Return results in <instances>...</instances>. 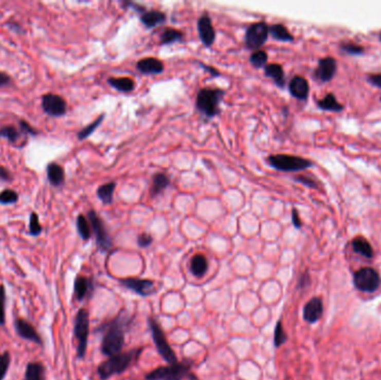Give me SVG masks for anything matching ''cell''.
I'll return each instance as SVG.
<instances>
[{"label": "cell", "mask_w": 381, "mask_h": 380, "mask_svg": "<svg viewBox=\"0 0 381 380\" xmlns=\"http://www.w3.org/2000/svg\"><path fill=\"white\" fill-rule=\"evenodd\" d=\"M133 319L134 317H130L125 310H122L113 320L100 325L99 329L104 332L100 349L105 356L112 357L122 351L125 342V334Z\"/></svg>", "instance_id": "cell-1"}, {"label": "cell", "mask_w": 381, "mask_h": 380, "mask_svg": "<svg viewBox=\"0 0 381 380\" xmlns=\"http://www.w3.org/2000/svg\"><path fill=\"white\" fill-rule=\"evenodd\" d=\"M142 348H136L126 352H119V354L112 356L106 361L102 362L97 368V374L102 380H107L114 375L123 374L129 367L136 362L143 351Z\"/></svg>", "instance_id": "cell-2"}, {"label": "cell", "mask_w": 381, "mask_h": 380, "mask_svg": "<svg viewBox=\"0 0 381 380\" xmlns=\"http://www.w3.org/2000/svg\"><path fill=\"white\" fill-rule=\"evenodd\" d=\"M225 91L221 88H202L196 96V110L206 119H211L221 114V101Z\"/></svg>", "instance_id": "cell-3"}, {"label": "cell", "mask_w": 381, "mask_h": 380, "mask_svg": "<svg viewBox=\"0 0 381 380\" xmlns=\"http://www.w3.org/2000/svg\"><path fill=\"white\" fill-rule=\"evenodd\" d=\"M198 380L191 371V362H177L163 366L152 370L145 376V380Z\"/></svg>", "instance_id": "cell-4"}, {"label": "cell", "mask_w": 381, "mask_h": 380, "mask_svg": "<svg viewBox=\"0 0 381 380\" xmlns=\"http://www.w3.org/2000/svg\"><path fill=\"white\" fill-rule=\"evenodd\" d=\"M266 161L269 165L281 172H300L313 165L310 160L286 154L270 155Z\"/></svg>", "instance_id": "cell-5"}, {"label": "cell", "mask_w": 381, "mask_h": 380, "mask_svg": "<svg viewBox=\"0 0 381 380\" xmlns=\"http://www.w3.org/2000/svg\"><path fill=\"white\" fill-rule=\"evenodd\" d=\"M147 322H149L152 338L154 340V343H155V346H156L157 352L160 355V357H162L166 362H169V365L177 364L178 360H177V357L175 355V352H174V350L172 349L169 341H167L164 331H163L162 327L159 325V323L152 317L147 319Z\"/></svg>", "instance_id": "cell-6"}, {"label": "cell", "mask_w": 381, "mask_h": 380, "mask_svg": "<svg viewBox=\"0 0 381 380\" xmlns=\"http://www.w3.org/2000/svg\"><path fill=\"white\" fill-rule=\"evenodd\" d=\"M74 332H75V337L78 341L77 344V357L82 359L86 355L87 350V342H88V335H89V315L88 311L82 308L77 312L75 318V327H74Z\"/></svg>", "instance_id": "cell-7"}, {"label": "cell", "mask_w": 381, "mask_h": 380, "mask_svg": "<svg viewBox=\"0 0 381 380\" xmlns=\"http://www.w3.org/2000/svg\"><path fill=\"white\" fill-rule=\"evenodd\" d=\"M87 219L89 221L92 232L95 234L98 249L102 251V252L110 251L113 248L112 237L108 234V232H107L103 221L100 220L95 210H89L88 213H87Z\"/></svg>", "instance_id": "cell-8"}, {"label": "cell", "mask_w": 381, "mask_h": 380, "mask_svg": "<svg viewBox=\"0 0 381 380\" xmlns=\"http://www.w3.org/2000/svg\"><path fill=\"white\" fill-rule=\"evenodd\" d=\"M267 38H269V25L264 22L252 24L245 31V47L247 49L257 50L266 43Z\"/></svg>", "instance_id": "cell-9"}, {"label": "cell", "mask_w": 381, "mask_h": 380, "mask_svg": "<svg viewBox=\"0 0 381 380\" xmlns=\"http://www.w3.org/2000/svg\"><path fill=\"white\" fill-rule=\"evenodd\" d=\"M380 275L372 268L359 269L353 274L354 287L364 292H374L380 287Z\"/></svg>", "instance_id": "cell-10"}, {"label": "cell", "mask_w": 381, "mask_h": 380, "mask_svg": "<svg viewBox=\"0 0 381 380\" xmlns=\"http://www.w3.org/2000/svg\"><path fill=\"white\" fill-rule=\"evenodd\" d=\"M43 111L52 117L63 116L66 113V100L56 94H46L42 97Z\"/></svg>", "instance_id": "cell-11"}, {"label": "cell", "mask_w": 381, "mask_h": 380, "mask_svg": "<svg viewBox=\"0 0 381 380\" xmlns=\"http://www.w3.org/2000/svg\"><path fill=\"white\" fill-rule=\"evenodd\" d=\"M119 283L126 289L132 290L140 297H149L155 292V284L149 279H138V278H126L119 280Z\"/></svg>", "instance_id": "cell-12"}, {"label": "cell", "mask_w": 381, "mask_h": 380, "mask_svg": "<svg viewBox=\"0 0 381 380\" xmlns=\"http://www.w3.org/2000/svg\"><path fill=\"white\" fill-rule=\"evenodd\" d=\"M338 64L333 57L321 58L318 63V67L314 70L313 76L321 83H328L330 81L337 73Z\"/></svg>", "instance_id": "cell-13"}, {"label": "cell", "mask_w": 381, "mask_h": 380, "mask_svg": "<svg viewBox=\"0 0 381 380\" xmlns=\"http://www.w3.org/2000/svg\"><path fill=\"white\" fill-rule=\"evenodd\" d=\"M197 31L201 42H202L206 47H211L213 43L215 42L216 32L213 27L212 19L209 15H203L198 18Z\"/></svg>", "instance_id": "cell-14"}, {"label": "cell", "mask_w": 381, "mask_h": 380, "mask_svg": "<svg viewBox=\"0 0 381 380\" xmlns=\"http://www.w3.org/2000/svg\"><path fill=\"white\" fill-rule=\"evenodd\" d=\"M323 303L321 298H312L307 301L303 308V318L306 322L314 323L322 317Z\"/></svg>", "instance_id": "cell-15"}, {"label": "cell", "mask_w": 381, "mask_h": 380, "mask_svg": "<svg viewBox=\"0 0 381 380\" xmlns=\"http://www.w3.org/2000/svg\"><path fill=\"white\" fill-rule=\"evenodd\" d=\"M15 328H16L17 335L19 337L26 339V340L35 342L37 344H43L42 338H40V336L38 335V332L36 331V329L33 328L28 321L24 320V319L18 318V319H16V321H15Z\"/></svg>", "instance_id": "cell-16"}, {"label": "cell", "mask_w": 381, "mask_h": 380, "mask_svg": "<svg viewBox=\"0 0 381 380\" xmlns=\"http://www.w3.org/2000/svg\"><path fill=\"white\" fill-rule=\"evenodd\" d=\"M289 92L294 98L305 100L310 92L309 83L302 76H294L289 83Z\"/></svg>", "instance_id": "cell-17"}, {"label": "cell", "mask_w": 381, "mask_h": 380, "mask_svg": "<svg viewBox=\"0 0 381 380\" xmlns=\"http://www.w3.org/2000/svg\"><path fill=\"white\" fill-rule=\"evenodd\" d=\"M136 68L146 75H155V74H162L164 72V64L157 58L147 57L137 62Z\"/></svg>", "instance_id": "cell-18"}, {"label": "cell", "mask_w": 381, "mask_h": 380, "mask_svg": "<svg viewBox=\"0 0 381 380\" xmlns=\"http://www.w3.org/2000/svg\"><path fill=\"white\" fill-rule=\"evenodd\" d=\"M140 22L147 29H152L154 27L162 25L166 22L165 12L159 10H145L140 13Z\"/></svg>", "instance_id": "cell-19"}, {"label": "cell", "mask_w": 381, "mask_h": 380, "mask_svg": "<svg viewBox=\"0 0 381 380\" xmlns=\"http://www.w3.org/2000/svg\"><path fill=\"white\" fill-rule=\"evenodd\" d=\"M74 290H75V297L78 301H82L87 296H89L93 291V282L90 279L86 277L79 275L76 278L75 284H74Z\"/></svg>", "instance_id": "cell-20"}, {"label": "cell", "mask_w": 381, "mask_h": 380, "mask_svg": "<svg viewBox=\"0 0 381 380\" xmlns=\"http://www.w3.org/2000/svg\"><path fill=\"white\" fill-rule=\"evenodd\" d=\"M265 76L271 78L274 84L280 88H284L285 86V75L283 67L279 64H269L264 67Z\"/></svg>", "instance_id": "cell-21"}, {"label": "cell", "mask_w": 381, "mask_h": 380, "mask_svg": "<svg viewBox=\"0 0 381 380\" xmlns=\"http://www.w3.org/2000/svg\"><path fill=\"white\" fill-rule=\"evenodd\" d=\"M47 176H48V181L52 186H62L65 183L64 168L57 163H50L47 166Z\"/></svg>", "instance_id": "cell-22"}, {"label": "cell", "mask_w": 381, "mask_h": 380, "mask_svg": "<svg viewBox=\"0 0 381 380\" xmlns=\"http://www.w3.org/2000/svg\"><path fill=\"white\" fill-rule=\"evenodd\" d=\"M269 35H271L273 39L283 43H291L294 40L292 33L282 24H274L272 26H269Z\"/></svg>", "instance_id": "cell-23"}, {"label": "cell", "mask_w": 381, "mask_h": 380, "mask_svg": "<svg viewBox=\"0 0 381 380\" xmlns=\"http://www.w3.org/2000/svg\"><path fill=\"white\" fill-rule=\"evenodd\" d=\"M317 105L320 110L323 111H329V112H341L343 111V105L339 103L337 97L334 96V94L329 93L326 94L323 98L317 101Z\"/></svg>", "instance_id": "cell-24"}, {"label": "cell", "mask_w": 381, "mask_h": 380, "mask_svg": "<svg viewBox=\"0 0 381 380\" xmlns=\"http://www.w3.org/2000/svg\"><path fill=\"white\" fill-rule=\"evenodd\" d=\"M171 184V181L169 176L164 173H156L153 176V183L151 187V196L155 198L158 194L162 193L163 191L169 187Z\"/></svg>", "instance_id": "cell-25"}, {"label": "cell", "mask_w": 381, "mask_h": 380, "mask_svg": "<svg viewBox=\"0 0 381 380\" xmlns=\"http://www.w3.org/2000/svg\"><path fill=\"white\" fill-rule=\"evenodd\" d=\"M209 269V262L203 254H195L191 260V272L193 275L201 278L205 275Z\"/></svg>", "instance_id": "cell-26"}, {"label": "cell", "mask_w": 381, "mask_h": 380, "mask_svg": "<svg viewBox=\"0 0 381 380\" xmlns=\"http://www.w3.org/2000/svg\"><path fill=\"white\" fill-rule=\"evenodd\" d=\"M351 244H352V249L356 253L362 255L365 257H368V259H371V257L373 256V250H372L371 244L368 242V240H366L365 237L358 236L356 237V239L352 240Z\"/></svg>", "instance_id": "cell-27"}, {"label": "cell", "mask_w": 381, "mask_h": 380, "mask_svg": "<svg viewBox=\"0 0 381 380\" xmlns=\"http://www.w3.org/2000/svg\"><path fill=\"white\" fill-rule=\"evenodd\" d=\"M108 84L122 93H130L135 88V81L129 77H111L108 78Z\"/></svg>", "instance_id": "cell-28"}, {"label": "cell", "mask_w": 381, "mask_h": 380, "mask_svg": "<svg viewBox=\"0 0 381 380\" xmlns=\"http://www.w3.org/2000/svg\"><path fill=\"white\" fill-rule=\"evenodd\" d=\"M24 380H45V367L40 362L27 365Z\"/></svg>", "instance_id": "cell-29"}, {"label": "cell", "mask_w": 381, "mask_h": 380, "mask_svg": "<svg viewBox=\"0 0 381 380\" xmlns=\"http://www.w3.org/2000/svg\"><path fill=\"white\" fill-rule=\"evenodd\" d=\"M116 183L115 182H110L106 184L100 185L97 188V196L98 199L102 201L104 204H112L113 203V196L114 192H115Z\"/></svg>", "instance_id": "cell-30"}, {"label": "cell", "mask_w": 381, "mask_h": 380, "mask_svg": "<svg viewBox=\"0 0 381 380\" xmlns=\"http://www.w3.org/2000/svg\"><path fill=\"white\" fill-rule=\"evenodd\" d=\"M184 33L182 31H179L177 29L174 28H166L162 35L159 37V44L160 45H170L180 42L183 39Z\"/></svg>", "instance_id": "cell-31"}, {"label": "cell", "mask_w": 381, "mask_h": 380, "mask_svg": "<svg viewBox=\"0 0 381 380\" xmlns=\"http://www.w3.org/2000/svg\"><path fill=\"white\" fill-rule=\"evenodd\" d=\"M76 227H77L78 234L80 235V237H82L83 240L87 241V240L90 239L92 228H90V224H89V221H88V219L86 218V216H84L82 214L77 216Z\"/></svg>", "instance_id": "cell-32"}, {"label": "cell", "mask_w": 381, "mask_h": 380, "mask_svg": "<svg viewBox=\"0 0 381 380\" xmlns=\"http://www.w3.org/2000/svg\"><path fill=\"white\" fill-rule=\"evenodd\" d=\"M104 117H105V115H104V114L99 115V117H98L97 119L94 120L93 123H90L88 126L84 127L82 131H79L78 134H77L78 140H85V139H87V137H89L90 135L97 130V127H98L100 124H102V122L104 120Z\"/></svg>", "instance_id": "cell-33"}, {"label": "cell", "mask_w": 381, "mask_h": 380, "mask_svg": "<svg viewBox=\"0 0 381 380\" xmlns=\"http://www.w3.org/2000/svg\"><path fill=\"white\" fill-rule=\"evenodd\" d=\"M267 54L265 50H256L251 54L250 56V63L254 67V68H262L265 67V64L267 63Z\"/></svg>", "instance_id": "cell-34"}, {"label": "cell", "mask_w": 381, "mask_h": 380, "mask_svg": "<svg viewBox=\"0 0 381 380\" xmlns=\"http://www.w3.org/2000/svg\"><path fill=\"white\" fill-rule=\"evenodd\" d=\"M340 49L349 55H362L365 53V47L354 43H341Z\"/></svg>", "instance_id": "cell-35"}, {"label": "cell", "mask_w": 381, "mask_h": 380, "mask_svg": "<svg viewBox=\"0 0 381 380\" xmlns=\"http://www.w3.org/2000/svg\"><path fill=\"white\" fill-rule=\"evenodd\" d=\"M286 340L287 336L285 335L282 322L279 320L276 325V330H274V346H276V347H280V346H282Z\"/></svg>", "instance_id": "cell-36"}, {"label": "cell", "mask_w": 381, "mask_h": 380, "mask_svg": "<svg viewBox=\"0 0 381 380\" xmlns=\"http://www.w3.org/2000/svg\"><path fill=\"white\" fill-rule=\"evenodd\" d=\"M0 137H4L11 142V143H15L19 139V133L13 126H4L0 128Z\"/></svg>", "instance_id": "cell-37"}, {"label": "cell", "mask_w": 381, "mask_h": 380, "mask_svg": "<svg viewBox=\"0 0 381 380\" xmlns=\"http://www.w3.org/2000/svg\"><path fill=\"white\" fill-rule=\"evenodd\" d=\"M43 228L40 226L38 215L36 212H32L30 214V220H29V232L31 235L37 236L42 233Z\"/></svg>", "instance_id": "cell-38"}, {"label": "cell", "mask_w": 381, "mask_h": 380, "mask_svg": "<svg viewBox=\"0 0 381 380\" xmlns=\"http://www.w3.org/2000/svg\"><path fill=\"white\" fill-rule=\"evenodd\" d=\"M18 201V194L12 189H5L0 193V203L2 204H12Z\"/></svg>", "instance_id": "cell-39"}, {"label": "cell", "mask_w": 381, "mask_h": 380, "mask_svg": "<svg viewBox=\"0 0 381 380\" xmlns=\"http://www.w3.org/2000/svg\"><path fill=\"white\" fill-rule=\"evenodd\" d=\"M10 366V354L8 351H5L3 355H0V380H3L8 371Z\"/></svg>", "instance_id": "cell-40"}, {"label": "cell", "mask_w": 381, "mask_h": 380, "mask_svg": "<svg viewBox=\"0 0 381 380\" xmlns=\"http://www.w3.org/2000/svg\"><path fill=\"white\" fill-rule=\"evenodd\" d=\"M5 304H6V290L4 286H0V325H4L6 322Z\"/></svg>", "instance_id": "cell-41"}, {"label": "cell", "mask_w": 381, "mask_h": 380, "mask_svg": "<svg viewBox=\"0 0 381 380\" xmlns=\"http://www.w3.org/2000/svg\"><path fill=\"white\" fill-rule=\"evenodd\" d=\"M153 243V236L150 233H140L137 236V244L140 248L150 247Z\"/></svg>", "instance_id": "cell-42"}, {"label": "cell", "mask_w": 381, "mask_h": 380, "mask_svg": "<svg viewBox=\"0 0 381 380\" xmlns=\"http://www.w3.org/2000/svg\"><path fill=\"white\" fill-rule=\"evenodd\" d=\"M19 126H20V130H22V132L24 134H29V135H37L38 134V132L35 130V128L30 126L28 122H26L24 119L19 120Z\"/></svg>", "instance_id": "cell-43"}, {"label": "cell", "mask_w": 381, "mask_h": 380, "mask_svg": "<svg viewBox=\"0 0 381 380\" xmlns=\"http://www.w3.org/2000/svg\"><path fill=\"white\" fill-rule=\"evenodd\" d=\"M294 181H297V182L301 183V184H303V185H306L307 187L317 188L316 182H314V181L311 180V179H309V178H305V176H301V175L296 176V178H294Z\"/></svg>", "instance_id": "cell-44"}, {"label": "cell", "mask_w": 381, "mask_h": 380, "mask_svg": "<svg viewBox=\"0 0 381 380\" xmlns=\"http://www.w3.org/2000/svg\"><path fill=\"white\" fill-rule=\"evenodd\" d=\"M367 80L369 81L371 85L381 88V74H370V75H368ZM380 100H381V97H380Z\"/></svg>", "instance_id": "cell-45"}, {"label": "cell", "mask_w": 381, "mask_h": 380, "mask_svg": "<svg viewBox=\"0 0 381 380\" xmlns=\"http://www.w3.org/2000/svg\"><path fill=\"white\" fill-rule=\"evenodd\" d=\"M291 218H292V223H293L294 228L301 229V227H302V221H301V219H300V215H299V212H298L297 209L292 210Z\"/></svg>", "instance_id": "cell-46"}, {"label": "cell", "mask_w": 381, "mask_h": 380, "mask_svg": "<svg viewBox=\"0 0 381 380\" xmlns=\"http://www.w3.org/2000/svg\"><path fill=\"white\" fill-rule=\"evenodd\" d=\"M0 181H4V182L12 181L11 173L6 167H4L2 165H0Z\"/></svg>", "instance_id": "cell-47"}, {"label": "cell", "mask_w": 381, "mask_h": 380, "mask_svg": "<svg viewBox=\"0 0 381 380\" xmlns=\"http://www.w3.org/2000/svg\"><path fill=\"white\" fill-rule=\"evenodd\" d=\"M309 283H310V277H309V274H307V273H303L302 275L300 277L298 287H299L300 289H303V288H305Z\"/></svg>", "instance_id": "cell-48"}, {"label": "cell", "mask_w": 381, "mask_h": 380, "mask_svg": "<svg viewBox=\"0 0 381 380\" xmlns=\"http://www.w3.org/2000/svg\"><path fill=\"white\" fill-rule=\"evenodd\" d=\"M11 84V78L6 73L0 72V87H5Z\"/></svg>", "instance_id": "cell-49"}, {"label": "cell", "mask_w": 381, "mask_h": 380, "mask_svg": "<svg viewBox=\"0 0 381 380\" xmlns=\"http://www.w3.org/2000/svg\"><path fill=\"white\" fill-rule=\"evenodd\" d=\"M198 65H199L201 67H202V68H204L207 73H210V74H211V76H213V77H217V76L221 75V74L219 73V71H216L215 68H212L211 66H207V65H205V64H203V63H198Z\"/></svg>", "instance_id": "cell-50"}, {"label": "cell", "mask_w": 381, "mask_h": 380, "mask_svg": "<svg viewBox=\"0 0 381 380\" xmlns=\"http://www.w3.org/2000/svg\"><path fill=\"white\" fill-rule=\"evenodd\" d=\"M379 40H380V42H381V32L379 33Z\"/></svg>", "instance_id": "cell-51"}]
</instances>
